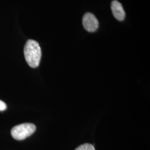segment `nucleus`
<instances>
[{"label":"nucleus","instance_id":"obj_5","mask_svg":"<svg viewBox=\"0 0 150 150\" xmlns=\"http://www.w3.org/2000/svg\"><path fill=\"white\" fill-rule=\"evenodd\" d=\"M75 150H95L94 146L90 144H84L77 147Z\"/></svg>","mask_w":150,"mask_h":150},{"label":"nucleus","instance_id":"obj_6","mask_svg":"<svg viewBox=\"0 0 150 150\" xmlns=\"http://www.w3.org/2000/svg\"><path fill=\"white\" fill-rule=\"evenodd\" d=\"M7 108V106L5 102L0 100V111H5Z\"/></svg>","mask_w":150,"mask_h":150},{"label":"nucleus","instance_id":"obj_2","mask_svg":"<svg viewBox=\"0 0 150 150\" xmlns=\"http://www.w3.org/2000/svg\"><path fill=\"white\" fill-rule=\"evenodd\" d=\"M36 129V126L34 124L22 123L13 127L11 129V134L13 139L17 140H22L33 134Z\"/></svg>","mask_w":150,"mask_h":150},{"label":"nucleus","instance_id":"obj_3","mask_svg":"<svg viewBox=\"0 0 150 150\" xmlns=\"http://www.w3.org/2000/svg\"><path fill=\"white\" fill-rule=\"evenodd\" d=\"M82 23L87 31L93 32L96 31L99 26V22L95 16L90 12L86 13L82 18Z\"/></svg>","mask_w":150,"mask_h":150},{"label":"nucleus","instance_id":"obj_4","mask_svg":"<svg viewBox=\"0 0 150 150\" xmlns=\"http://www.w3.org/2000/svg\"><path fill=\"white\" fill-rule=\"evenodd\" d=\"M111 10L113 15L118 21H123L125 18V12L121 3L117 0L113 1L111 3Z\"/></svg>","mask_w":150,"mask_h":150},{"label":"nucleus","instance_id":"obj_1","mask_svg":"<svg viewBox=\"0 0 150 150\" xmlns=\"http://www.w3.org/2000/svg\"><path fill=\"white\" fill-rule=\"evenodd\" d=\"M24 55L28 65L32 68L38 66L41 58V50L37 41L28 40L24 47Z\"/></svg>","mask_w":150,"mask_h":150}]
</instances>
